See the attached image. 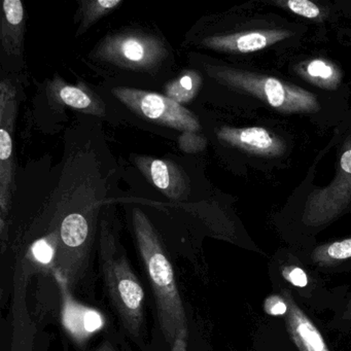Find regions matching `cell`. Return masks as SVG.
Returning a JSON list of instances; mask_svg holds the SVG:
<instances>
[{
  "mask_svg": "<svg viewBox=\"0 0 351 351\" xmlns=\"http://www.w3.org/2000/svg\"><path fill=\"white\" fill-rule=\"evenodd\" d=\"M167 54V49L160 38L143 32H125L108 36L96 50L100 60L137 71L157 66Z\"/></svg>",
  "mask_w": 351,
  "mask_h": 351,
  "instance_id": "4",
  "label": "cell"
},
{
  "mask_svg": "<svg viewBox=\"0 0 351 351\" xmlns=\"http://www.w3.org/2000/svg\"><path fill=\"white\" fill-rule=\"evenodd\" d=\"M343 317H344L345 319H351V297L350 299H349L348 303H347L346 308H345Z\"/></svg>",
  "mask_w": 351,
  "mask_h": 351,
  "instance_id": "25",
  "label": "cell"
},
{
  "mask_svg": "<svg viewBox=\"0 0 351 351\" xmlns=\"http://www.w3.org/2000/svg\"><path fill=\"white\" fill-rule=\"evenodd\" d=\"M201 84L202 77L200 73L193 71H186L178 79L170 82L166 86V97L170 98L180 106L188 104L198 94Z\"/></svg>",
  "mask_w": 351,
  "mask_h": 351,
  "instance_id": "15",
  "label": "cell"
},
{
  "mask_svg": "<svg viewBox=\"0 0 351 351\" xmlns=\"http://www.w3.org/2000/svg\"><path fill=\"white\" fill-rule=\"evenodd\" d=\"M57 250H58V237L55 232L34 241L30 248L34 261L43 266H49L51 263L56 260Z\"/></svg>",
  "mask_w": 351,
  "mask_h": 351,
  "instance_id": "19",
  "label": "cell"
},
{
  "mask_svg": "<svg viewBox=\"0 0 351 351\" xmlns=\"http://www.w3.org/2000/svg\"><path fill=\"white\" fill-rule=\"evenodd\" d=\"M3 9L1 42L3 49L7 54H19L23 40V5L20 0H5Z\"/></svg>",
  "mask_w": 351,
  "mask_h": 351,
  "instance_id": "13",
  "label": "cell"
},
{
  "mask_svg": "<svg viewBox=\"0 0 351 351\" xmlns=\"http://www.w3.org/2000/svg\"><path fill=\"white\" fill-rule=\"evenodd\" d=\"M15 92L10 84L1 83L0 97V206L3 219L11 200V186L13 182V130L16 117Z\"/></svg>",
  "mask_w": 351,
  "mask_h": 351,
  "instance_id": "7",
  "label": "cell"
},
{
  "mask_svg": "<svg viewBox=\"0 0 351 351\" xmlns=\"http://www.w3.org/2000/svg\"><path fill=\"white\" fill-rule=\"evenodd\" d=\"M279 5L287 8L289 11L293 12L295 15L301 16L310 20H320L322 18V10L315 3L309 0H289V1H280Z\"/></svg>",
  "mask_w": 351,
  "mask_h": 351,
  "instance_id": "20",
  "label": "cell"
},
{
  "mask_svg": "<svg viewBox=\"0 0 351 351\" xmlns=\"http://www.w3.org/2000/svg\"><path fill=\"white\" fill-rule=\"evenodd\" d=\"M121 0H95V1H83L81 3L82 25L79 34L85 32L89 26L95 23L100 18L110 13L121 5Z\"/></svg>",
  "mask_w": 351,
  "mask_h": 351,
  "instance_id": "18",
  "label": "cell"
},
{
  "mask_svg": "<svg viewBox=\"0 0 351 351\" xmlns=\"http://www.w3.org/2000/svg\"><path fill=\"white\" fill-rule=\"evenodd\" d=\"M137 167L151 184L172 200H184L190 194V182L180 166L166 160L135 158Z\"/></svg>",
  "mask_w": 351,
  "mask_h": 351,
  "instance_id": "10",
  "label": "cell"
},
{
  "mask_svg": "<svg viewBox=\"0 0 351 351\" xmlns=\"http://www.w3.org/2000/svg\"><path fill=\"white\" fill-rule=\"evenodd\" d=\"M139 254L155 295L158 320L170 351H188L189 326L173 267L154 226L141 209L133 210Z\"/></svg>",
  "mask_w": 351,
  "mask_h": 351,
  "instance_id": "1",
  "label": "cell"
},
{
  "mask_svg": "<svg viewBox=\"0 0 351 351\" xmlns=\"http://www.w3.org/2000/svg\"><path fill=\"white\" fill-rule=\"evenodd\" d=\"M350 258L351 237L318 246L312 252V260L320 265H330Z\"/></svg>",
  "mask_w": 351,
  "mask_h": 351,
  "instance_id": "17",
  "label": "cell"
},
{
  "mask_svg": "<svg viewBox=\"0 0 351 351\" xmlns=\"http://www.w3.org/2000/svg\"><path fill=\"white\" fill-rule=\"evenodd\" d=\"M205 69L219 83L250 94L285 114L319 110V102L313 94L276 77L223 66H207Z\"/></svg>",
  "mask_w": 351,
  "mask_h": 351,
  "instance_id": "3",
  "label": "cell"
},
{
  "mask_svg": "<svg viewBox=\"0 0 351 351\" xmlns=\"http://www.w3.org/2000/svg\"><path fill=\"white\" fill-rule=\"evenodd\" d=\"M289 305L285 315L287 330L300 351H330L326 340L315 324L306 315L305 312L295 303L289 291H283Z\"/></svg>",
  "mask_w": 351,
  "mask_h": 351,
  "instance_id": "12",
  "label": "cell"
},
{
  "mask_svg": "<svg viewBox=\"0 0 351 351\" xmlns=\"http://www.w3.org/2000/svg\"><path fill=\"white\" fill-rule=\"evenodd\" d=\"M95 351H117L116 349L114 348V347L112 346V344H110V342H108V341H106V342L102 343L101 345H100L99 347H98L97 349H96Z\"/></svg>",
  "mask_w": 351,
  "mask_h": 351,
  "instance_id": "24",
  "label": "cell"
},
{
  "mask_svg": "<svg viewBox=\"0 0 351 351\" xmlns=\"http://www.w3.org/2000/svg\"><path fill=\"white\" fill-rule=\"evenodd\" d=\"M100 269L108 299L131 337L141 338L145 322V291L126 252L106 221L98 245Z\"/></svg>",
  "mask_w": 351,
  "mask_h": 351,
  "instance_id": "2",
  "label": "cell"
},
{
  "mask_svg": "<svg viewBox=\"0 0 351 351\" xmlns=\"http://www.w3.org/2000/svg\"><path fill=\"white\" fill-rule=\"evenodd\" d=\"M282 276L297 287H305L308 285L307 274L298 266L285 267L282 269Z\"/></svg>",
  "mask_w": 351,
  "mask_h": 351,
  "instance_id": "23",
  "label": "cell"
},
{
  "mask_svg": "<svg viewBox=\"0 0 351 351\" xmlns=\"http://www.w3.org/2000/svg\"><path fill=\"white\" fill-rule=\"evenodd\" d=\"M264 311L271 316L287 315L289 305L287 300L278 295H271L265 300Z\"/></svg>",
  "mask_w": 351,
  "mask_h": 351,
  "instance_id": "22",
  "label": "cell"
},
{
  "mask_svg": "<svg viewBox=\"0 0 351 351\" xmlns=\"http://www.w3.org/2000/svg\"><path fill=\"white\" fill-rule=\"evenodd\" d=\"M291 32L280 29L254 30L228 36H210L202 40L203 46L219 52L247 53L264 50L272 45L291 38Z\"/></svg>",
  "mask_w": 351,
  "mask_h": 351,
  "instance_id": "11",
  "label": "cell"
},
{
  "mask_svg": "<svg viewBox=\"0 0 351 351\" xmlns=\"http://www.w3.org/2000/svg\"><path fill=\"white\" fill-rule=\"evenodd\" d=\"M178 145L180 149L186 153H198L206 147L207 141L204 137L198 134V132L186 131L180 135L178 138Z\"/></svg>",
  "mask_w": 351,
  "mask_h": 351,
  "instance_id": "21",
  "label": "cell"
},
{
  "mask_svg": "<svg viewBox=\"0 0 351 351\" xmlns=\"http://www.w3.org/2000/svg\"><path fill=\"white\" fill-rule=\"evenodd\" d=\"M62 293V322L69 334L77 342H85L92 335L104 328L106 320L104 316L93 308L77 303L69 291V282L60 273L55 272Z\"/></svg>",
  "mask_w": 351,
  "mask_h": 351,
  "instance_id": "8",
  "label": "cell"
},
{
  "mask_svg": "<svg viewBox=\"0 0 351 351\" xmlns=\"http://www.w3.org/2000/svg\"><path fill=\"white\" fill-rule=\"evenodd\" d=\"M217 135L221 143L256 156L279 157L287 149L282 139L262 127L233 128L225 126L217 131Z\"/></svg>",
  "mask_w": 351,
  "mask_h": 351,
  "instance_id": "9",
  "label": "cell"
},
{
  "mask_svg": "<svg viewBox=\"0 0 351 351\" xmlns=\"http://www.w3.org/2000/svg\"><path fill=\"white\" fill-rule=\"evenodd\" d=\"M350 203L351 149H348L341 156L334 180L308 196L302 219L310 227H319L336 219Z\"/></svg>",
  "mask_w": 351,
  "mask_h": 351,
  "instance_id": "6",
  "label": "cell"
},
{
  "mask_svg": "<svg viewBox=\"0 0 351 351\" xmlns=\"http://www.w3.org/2000/svg\"><path fill=\"white\" fill-rule=\"evenodd\" d=\"M112 94L127 108L147 120L186 132H198L200 123L193 112L166 96L132 88H114Z\"/></svg>",
  "mask_w": 351,
  "mask_h": 351,
  "instance_id": "5",
  "label": "cell"
},
{
  "mask_svg": "<svg viewBox=\"0 0 351 351\" xmlns=\"http://www.w3.org/2000/svg\"><path fill=\"white\" fill-rule=\"evenodd\" d=\"M57 100L65 106H71L75 110H84L91 114H101L102 108L94 100L90 94L81 88L61 84L55 89Z\"/></svg>",
  "mask_w": 351,
  "mask_h": 351,
  "instance_id": "16",
  "label": "cell"
},
{
  "mask_svg": "<svg viewBox=\"0 0 351 351\" xmlns=\"http://www.w3.org/2000/svg\"><path fill=\"white\" fill-rule=\"evenodd\" d=\"M301 73L311 83L328 90L336 89L342 79L340 71L324 59L307 61L302 66Z\"/></svg>",
  "mask_w": 351,
  "mask_h": 351,
  "instance_id": "14",
  "label": "cell"
}]
</instances>
